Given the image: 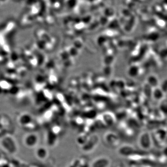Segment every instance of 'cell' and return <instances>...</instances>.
I'll list each match as a JSON object with an SVG mask.
<instances>
[{"mask_svg":"<svg viewBox=\"0 0 167 167\" xmlns=\"http://www.w3.org/2000/svg\"><path fill=\"white\" fill-rule=\"evenodd\" d=\"M40 150H39L38 153V155L39 156L41 157V158H43V157H45V156L47 155V151L46 150L43 149V148H40Z\"/></svg>","mask_w":167,"mask_h":167,"instance_id":"cell-2","label":"cell"},{"mask_svg":"<svg viewBox=\"0 0 167 167\" xmlns=\"http://www.w3.org/2000/svg\"><path fill=\"white\" fill-rule=\"evenodd\" d=\"M106 158H99L96 159L92 163V167H107L108 166L109 162Z\"/></svg>","mask_w":167,"mask_h":167,"instance_id":"cell-1","label":"cell"}]
</instances>
